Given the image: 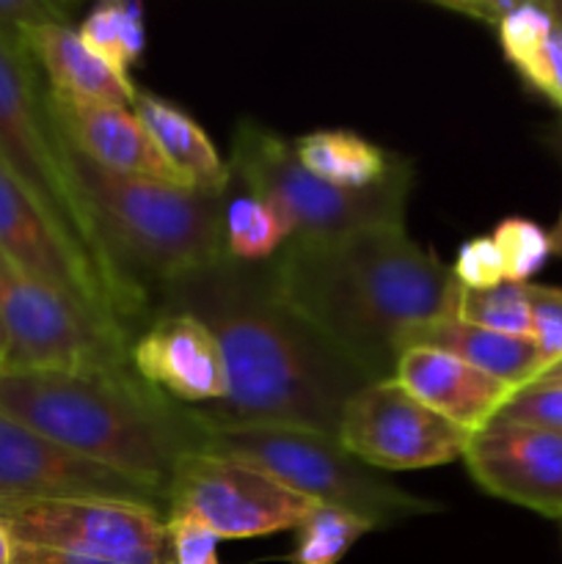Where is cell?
<instances>
[{
    "instance_id": "16",
    "label": "cell",
    "mask_w": 562,
    "mask_h": 564,
    "mask_svg": "<svg viewBox=\"0 0 562 564\" xmlns=\"http://www.w3.org/2000/svg\"><path fill=\"white\" fill-rule=\"evenodd\" d=\"M66 141L99 169L132 180L191 187L174 169L132 108L116 105H64L50 99Z\"/></svg>"
},
{
    "instance_id": "3",
    "label": "cell",
    "mask_w": 562,
    "mask_h": 564,
    "mask_svg": "<svg viewBox=\"0 0 562 564\" xmlns=\"http://www.w3.org/2000/svg\"><path fill=\"white\" fill-rule=\"evenodd\" d=\"M0 411L94 463L169 496L182 457L207 452L209 427L130 367L0 372Z\"/></svg>"
},
{
    "instance_id": "31",
    "label": "cell",
    "mask_w": 562,
    "mask_h": 564,
    "mask_svg": "<svg viewBox=\"0 0 562 564\" xmlns=\"http://www.w3.org/2000/svg\"><path fill=\"white\" fill-rule=\"evenodd\" d=\"M450 273L463 290H490V286L505 284V268H501V257L490 235L463 242L457 248L455 262L450 264Z\"/></svg>"
},
{
    "instance_id": "28",
    "label": "cell",
    "mask_w": 562,
    "mask_h": 564,
    "mask_svg": "<svg viewBox=\"0 0 562 564\" xmlns=\"http://www.w3.org/2000/svg\"><path fill=\"white\" fill-rule=\"evenodd\" d=\"M529 312H532V334L543 361V372L554 364L562 361V286L549 284H527ZM540 372V375H543Z\"/></svg>"
},
{
    "instance_id": "36",
    "label": "cell",
    "mask_w": 562,
    "mask_h": 564,
    "mask_svg": "<svg viewBox=\"0 0 562 564\" xmlns=\"http://www.w3.org/2000/svg\"><path fill=\"white\" fill-rule=\"evenodd\" d=\"M534 383H562V361L554 364V367L545 369V372L540 375V378L534 380Z\"/></svg>"
},
{
    "instance_id": "13",
    "label": "cell",
    "mask_w": 562,
    "mask_h": 564,
    "mask_svg": "<svg viewBox=\"0 0 562 564\" xmlns=\"http://www.w3.org/2000/svg\"><path fill=\"white\" fill-rule=\"evenodd\" d=\"M0 257L9 259L31 279L47 284L50 290L69 297L75 306L132 345L119 308L97 273L77 257L75 248L58 235V229L44 218L42 209L3 169H0Z\"/></svg>"
},
{
    "instance_id": "27",
    "label": "cell",
    "mask_w": 562,
    "mask_h": 564,
    "mask_svg": "<svg viewBox=\"0 0 562 564\" xmlns=\"http://www.w3.org/2000/svg\"><path fill=\"white\" fill-rule=\"evenodd\" d=\"M490 240L501 257L505 281H510V284H529V279L540 273L551 257L549 231L534 220L521 218V215H510V218L501 220L490 231Z\"/></svg>"
},
{
    "instance_id": "8",
    "label": "cell",
    "mask_w": 562,
    "mask_h": 564,
    "mask_svg": "<svg viewBox=\"0 0 562 564\" xmlns=\"http://www.w3.org/2000/svg\"><path fill=\"white\" fill-rule=\"evenodd\" d=\"M11 564H169L165 512L119 499L28 501L0 510Z\"/></svg>"
},
{
    "instance_id": "15",
    "label": "cell",
    "mask_w": 562,
    "mask_h": 564,
    "mask_svg": "<svg viewBox=\"0 0 562 564\" xmlns=\"http://www.w3.org/2000/svg\"><path fill=\"white\" fill-rule=\"evenodd\" d=\"M132 369L160 394L187 408L220 402L229 391L213 330L185 312H158L132 341Z\"/></svg>"
},
{
    "instance_id": "10",
    "label": "cell",
    "mask_w": 562,
    "mask_h": 564,
    "mask_svg": "<svg viewBox=\"0 0 562 564\" xmlns=\"http://www.w3.org/2000/svg\"><path fill=\"white\" fill-rule=\"evenodd\" d=\"M314 507L262 468L213 452L182 457L169 482V512L196 518L218 540L295 532Z\"/></svg>"
},
{
    "instance_id": "20",
    "label": "cell",
    "mask_w": 562,
    "mask_h": 564,
    "mask_svg": "<svg viewBox=\"0 0 562 564\" xmlns=\"http://www.w3.org/2000/svg\"><path fill=\"white\" fill-rule=\"evenodd\" d=\"M298 163L339 191H375L411 171V160L378 147L353 130H314L292 141Z\"/></svg>"
},
{
    "instance_id": "11",
    "label": "cell",
    "mask_w": 562,
    "mask_h": 564,
    "mask_svg": "<svg viewBox=\"0 0 562 564\" xmlns=\"http://www.w3.org/2000/svg\"><path fill=\"white\" fill-rule=\"evenodd\" d=\"M474 435L419 402L395 378L372 380L345 405L339 441L356 460L383 471L446 466Z\"/></svg>"
},
{
    "instance_id": "14",
    "label": "cell",
    "mask_w": 562,
    "mask_h": 564,
    "mask_svg": "<svg viewBox=\"0 0 562 564\" xmlns=\"http://www.w3.org/2000/svg\"><path fill=\"white\" fill-rule=\"evenodd\" d=\"M463 460L485 494L562 521V433L490 422Z\"/></svg>"
},
{
    "instance_id": "21",
    "label": "cell",
    "mask_w": 562,
    "mask_h": 564,
    "mask_svg": "<svg viewBox=\"0 0 562 564\" xmlns=\"http://www.w3.org/2000/svg\"><path fill=\"white\" fill-rule=\"evenodd\" d=\"M132 110L143 121L149 135L154 138L171 169L187 185L207 193H229V163L220 158L204 127L191 113H185L180 105L169 102V99L143 91V88L136 91Z\"/></svg>"
},
{
    "instance_id": "4",
    "label": "cell",
    "mask_w": 562,
    "mask_h": 564,
    "mask_svg": "<svg viewBox=\"0 0 562 564\" xmlns=\"http://www.w3.org/2000/svg\"><path fill=\"white\" fill-rule=\"evenodd\" d=\"M0 169L31 196L44 218L75 248L114 297L132 341L138 339L154 303L116 264L91 207L83 196L66 154L64 132L50 108V94L25 50L0 39Z\"/></svg>"
},
{
    "instance_id": "18",
    "label": "cell",
    "mask_w": 562,
    "mask_h": 564,
    "mask_svg": "<svg viewBox=\"0 0 562 564\" xmlns=\"http://www.w3.org/2000/svg\"><path fill=\"white\" fill-rule=\"evenodd\" d=\"M28 55L36 64L50 99L64 105H116L132 108L138 86L83 44L72 22L25 31Z\"/></svg>"
},
{
    "instance_id": "29",
    "label": "cell",
    "mask_w": 562,
    "mask_h": 564,
    "mask_svg": "<svg viewBox=\"0 0 562 564\" xmlns=\"http://www.w3.org/2000/svg\"><path fill=\"white\" fill-rule=\"evenodd\" d=\"M494 422L529 424V427L562 433V383L521 386Z\"/></svg>"
},
{
    "instance_id": "35",
    "label": "cell",
    "mask_w": 562,
    "mask_h": 564,
    "mask_svg": "<svg viewBox=\"0 0 562 564\" xmlns=\"http://www.w3.org/2000/svg\"><path fill=\"white\" fill-rule=\"evenodd\" d=\"M549 242H551V253L562 257V209H560V218H556L554 229L549 231Z\"/></svg>"
},
{
    "instance_id": "34",
    "label": "cell",
    "mask_w": 562,
    "mask_h": 564,
    "mask_svg": "<svg viewBox=\"0 0 562 564\" xmlns=\"http://www.w3.org/2000/svg\"><path fill=\"white\" fill-rule=\"evenodd\" d=\"M11 556H14V540L0 521V564H11Z\"/></svg>"
},
{
    "instance_id": "1",
    "label": "cell",
    "mask_w": 562,
    "mask_h": 564,
    "mask_svg": "<svg viewBox=\"0 0 562 564\" xmlns=\"http://www.w3.org/2000/svg\"><path fill=\"white\" fill-rule=\"evenodd\" d=\"M158 312L193 314L218 339L229 391L220 402L193 408L209 430L275 424L339 438L345 405L372 383L281 297L270 262L224 253L165 286L154 301Z\"/></svg>"
},
{
    "instance_id": "25",
    "label": "cell",
    "mask_w": 562,
    "mask_h": 564,
    "mask_svg": "<svg viewBox=\"0 0 562 564\" xmlns=\"http://www.w3.org/2000/svg\"><path fill=\"white\" fill-rule=\"evenodd\" d=\"M375 523L356 512L339 510V507L317 505L306 516V521L295 529V564H336L347 556V551L364 538L375 532Z\"/></svg>"
},
{
    "instance_id": "5",
    "label": "cell",
    "mask_w": 562,
    "mask_h": 564,
    "mask_svg": "<svg viewBox=\"0 0 562 564\" xmlns=\"http://www.w3.org/2000/svg\"><path fill=\"white\" fill-rule=\"evenodd\" d=\"M66 154L116 264L152 303L176 279L226 253L224 209L229 193L119 176L99 169L69 141Z\"/></svg>"
},
{
    "instance_id": "23",
    "label": "cell",
    "mask_w": 562,
    "mask_h": 564,
    "mask_svg": "<svg viewBox=\"0 0 562 564\" xmlns=\"http://www.w3.org/2000/svg\"><path fill=\"white\" fill-rule=\"evenodd\" d=\"M224 240L231 259L262 264L292 240V226L273 204L242 191L237 196H226Z\"/></svg>"
},
{
    "instance_id": "37",
    "label": "cell",
    "mask_w": 562,
    "mask_h": 564,
    "mask_svg": "<svg viewBox=\"0 0 562 564\" xmlns=\"http://www.w3.org/2000/svg\"><path fill=\"white\" fill-rule=\"evenodd\" d=\"M545 9H549V14L554 17L556 25L562 28V0H549V3H545Z\"/></svg>"
},
{
    "instance_id": "12",
    "label": "cell",
    "mask_w": 562,
    "mask_h": 564,
    "mask_svg": "<svg viewBox=\"0 0 562 564\" xmlns=\"http://www.w3.org/2000/svg\"><path fill=\"white\" fill-rule=\"evenodd\" d=\"M58 499H119L169 512V496L154 485L88 460L0 411V510Z\"/></svg>"
},
{
    "instance_id": "33",
    "label": "cell",
    "mask_w": 562,
    "mask_h": 564,
    "mask_svg": "<svg viewBox=\"0 0 562 564\" xmlns=\"http://www.w3.org/2000/svg\"><path fill=\"white\" fill-rule=\"evenodd\" d=\"M435 6L452 11V14H463L468 20L483 22V25L494 28V31L516 9V3H510V0H435Z\"/></svg>"
},
{
    "instance_id": "19",
    "label": "cell",
    "mask_w": 562,
    "mask_h": 564,
    "mask_svg": "<svg viewBox=\"0 0 562 564\" xmlns=\"http://www.w3.org/2000/svg\"><path fill=\"white\" fill-rule=\"evenodd\" d=\"M411 347L450 352V356L466 361L468 367L479 369L512 389L534 383L543 372V361H540V352L532 339L496 334V330L477 328L457 317H439L417 325L402 341V352Z\"/></svg>"
},
{
    "instance_id": "26",
    "label": "cell",
    "mask_w": 562,
    "mask_h": 564,
    "mask_svg": "<svg viewBox=\"0 0 562 564\" xmlns=\"http://www.w3.org/2000/svg\"><path fill=\"white\" fill-rule=\"evenodd\" d=\"M452 317L463 319L477 328L496 330L507 336L532 334V312H529L527 284H505L490 290H457Z\"/></svg>"
},
{
    "instance_id": "30",
    "label": "cell",
    "mask_w": 562,
    "mask_h": 564,
    "mask_svg": "<svg viewBox=\"0 0 562 564\" xmlns=\"http://www.w3.org/2000/svg\"><path fill=\"white\" fill-rule=\"evenodd\" d=\"M165 543H169V564H220V540L185 512L165 516Z\"/></svg>"
},
{
    "instance_id": "7",
    "label": "cell",
    "mask_w": 562,
    "mask_h": 564,
    "mask_svg": "<svg viewBox=\"0 0 562 564\" xmlns=\"http://www.w3.org/2000/svg\"><path fill=\"white\" fill-rule=\"evenodd\" d=\"M229 171L231 182L284 215L292 240H331L369 226H402L413 187V169L364 193L325 185L298 163L292 141L251 119H242L231 135Z\"/></svg>"
},
{
    "instance_id": "24",
    "label": "cell",
    "mask_w": 562,
    "mask_h": 564,
    "mask_svg": "<svg viewBox=\"0 0 562 564\" xmlns=\"http://www.w3.org/2000/svg\"><path fill=\"white\" fill-rule=\"evenodd\" d=\"M77 36L105 64L127 75L147 50L143 6L136 0H108V3L94 6L77 25Z\"/></svg>"
},
{
    "instance_id": "32",
    "label": "cell",
    "mask_w": 562,
    "mask_h": 564,
    "mask_svg": "<svg viewBox=\"0 0 562 564\" xmlns=\"http://www.w3.org/2000/svg\"><path fill=\"white\" fill-rule=\"evenodd\" d=\"M53 22L69 25V6L53 3V0H0V39L9 47L25 50V42H22L25 31L53 25Z\"/></svg>"
},
{
    "instance_id": "6",
    "label": "cell",
    "mask_w": 562,
    "mask_h": 564,
    "mask_svg": "<svg viewBox=\"0 0 562 564\" xmlns=\"http://www.w3.org/2000/svg\"><path fill=\"white\" fill-rule=\"evenodd\" d=\"M207 452L251 463L314 505L356 512L378 529L439 512L435 501L397 488L383 474L356 460L336 435L317 430L275 424L209 430Z\"/></svg>"
},
{
    "instance_id": "38",
    "label": "cell",
    "mask_w": 562,
    "mask_h": 564,
    "mask_svg": "<svg viewBox=\"0 0 562 564\" xmlns=\"http://www.w3.org/2000/svg\"><path fill=\"white\" fill-rule=\"evenodd\" d=\"M3 364H6V334H3V325H0V372H3Z\"/></svg>"
},
{
    "instance_id": "22",
    "label": "cell",
    "mask_w": 562,
    "mask_h": 564,
    "mask_svg": "<svg viewBox=\"0 0 562 564\" xmlns=\"http://www.w3.org/2000/svg\"><path fill=\"white\" fill-rule=\"evenodd\" d=\"M496 36L518 77L562 110V28L545 3H516L496 25Z\"/></svg>"
},
{
    "instance_id": "17",
    "label": "cell",
    "mask_w": 562,
    "mask_h": 564,
    "mask_svg": "<svg viewBox=\"0 0 562 564\" xmlns=\"http://www.w3.org/2000/svg\"><path fill=\"white\" fill-rule=\"evenodd\" d=\"M391 378L419 402L472 435L488 427L516 394L512 386L430 347H411L402 352Z\"/></svg>"
},
{
    "instance_id": "9",
    "label": "cell",
    "mask_w": 562,
    "mask_h": 564,
    "mask_svg": "<svg viewBox=\"0 0 562 564\" xmlns=\"http://www.w3.org/2000/svg\"><path fill=\"white\" fill-rule=\"evenodd\" d=\"M3 372H94L130 367L132 345L80 306L0 257Z\"/></svg>"
},
{
    "instance_id": "2",
    "label": "cell",
    "mask_w": 562,
    "mask_h": 564,
    "mask_svg": "<svg viewBox=\"0 0 562 564\" xmlns=\"http://www.w3.org/2000/svg\"><path fill=\"white\" fill-rule=\"evenodd\" d=\"M281 297L372 380L395 375L417 325L452 317L457 281L402 226L292 240L270 259Z\"/></svg>"
}]
</instances>
